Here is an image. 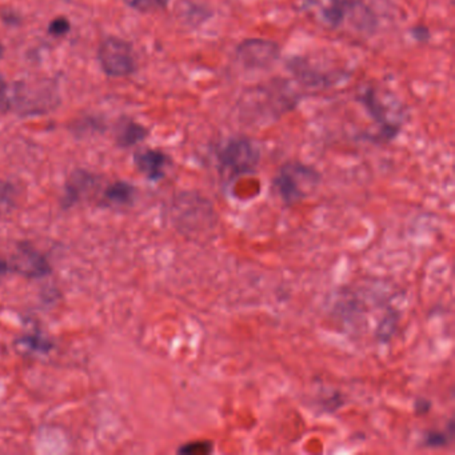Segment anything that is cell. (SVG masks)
Segmentation results:
<instances>
[{
    "mask_svg": "<svg viewBox=\"0 0 455 455\" xmlns=\"http://www.w3.org/2000/svg\"><path fill=\"white\" fill-rule=\"evenodd\" d=\"M214 450V445L210 441H197L183 445L178 450L179 454L186 455H205L210 454Z\"/></svg>",
    "mask_w": 455,
    "mask_h": 455,
    "instance_id": "5bb4252c",
    "label": "cell"
},
{
    "mask_svg": "<svg viewBox=\"0 0 455 455\" xmlns=\"http://www.w3.org/2000/svg\"><path fill=\"white\" fill-rule=\"evenodd\" d=\"M19 343H22L27 348H30L32 351H38V353H48L54 348V343L39 334L24 335L19 340Z\"/></svg>",
    "mask_w": 455,
    "mask_h": 455,
    "instance_id": "7c38bea8",
    "label": "cell"
},
{
    "mask_svg": "<svg viewBox=\"0 0 455 455\" xmlns=\"http://www.w3.org/2000/svg\"><path fill=\"white\" fill-rule=\"evenodd\" d=\"M447 443V438L445 432H432L426 435L425 446L428 447H443Z\"/></svg>",
    "mask_w": 455,
    "mask_h": 455,
    "instance_id": "e0dca14e",
    "label": "cell"
},
{
    "mask_svg": "<svg viewBox=\"0 0 455 455\" xmlns=\"http://www.w3.org/2000/svg\"><path fill=\"white\" fill-rule=\"evenodd\" d=\"M98 59L106 75L113 78L129 76L137 69L133 46L118 36H109L100 43Z\"/></svg>",
    "mask_w": 455,
    "mask_h": 455,
    "instance_id": "277c9868",
    "label": "cell"
},
{
    "mask_svg": "<svg viewBox=\"0 0 455 455\" xmlns=\"http://www.w3.org/2000/svg\"><path fill=\"white\" fill-rule=\"evenodd\" d=\"M11 267L14 271L21 275L35 279L43 278L51 273V266L46 256L27 242H23L18 246V250L12 256Z\"/></svg>",
    "mask_w": 455,
    "mask_h": 455,
    "instance_id": "8992f818",
    "label": "cell"
},
{
    "mask_svg": "<svg viewBox=\"0 0 455 455\" xmlns=\"http://www.w3.org/2000/svg\"><path fill=\"white\" fill-rule=\"evenodd\" d=\"M359 100L367 110V113L373 118V120L379 126L384 137L386 139H392L399 133L401 126L394 122H390L386 107L378 100L374 89L370 87L364 93H361Z\"/></svg>",
    "mask_w": 455,
    "mask_h": 455,
    "instance_id": "52a82bcc",
    "label": "cell"
},
{
    "mask_svg": "<svg viewBox=\"0 0 455 455\" xmlns=\"http://www.w3.org/2000/svg\"><path fill=\"white\" fill-rule=\"evenodd\" d=\"M218 160L222 171L235 178L250 174L256 168L260 160V150L249 137H231L221 146Z\"/></svg>",
    "mask_w": 455,
    "mask_h": 455,
    "instance_id": "3957f363",
    "label": "cell"
},
{
    "mask_svg": "<svg viewBox=\"0 0 455 455\" xmlns=\"http://www.w3.org/2000/svg\"><path fill=\"white\" fill-rule=\"evenodd\" d=\"M59 104V95L54 86L46 82L27 83L21 80L15 85L14 98L10 99V109L21 115H39L54 110Z\"/></svg>",
    "mask_w": 455,
    "mask_h": 455,
    "instance_id": "7a4b0ae2",
    "label": "cell"
},
{
    "mask_svg": "<svg viewBox=\"0 0 455 455\" xmlns=\"http://www.w3.org/2000/svg\"><path fill=\"white\" fill-rule=\"evenodd\" d=\"M147 135H148V130L144 126L139 124L134 120H124L118 126L115 131V140L119 147L127 148L140 143L147 137Z\"/></svg>",
    "mask_w": 455,
    "mask_h": 455,
    "instance_id": "9c48e42d",
    "label": "cell"
},
{
    "mask_svg": "<svg viewBox=\"0 0 455 455\" xmlns=\"http://www.w3.org/2000/svg\"><path fill=\"white\" fill-rule=\"evenodd\" d=\"M10 270V265L7 260L4 259H0V279L7 274V271Z\"/></svg>",
    "mask_w": 455,
    "mask_h": 455,
    "instance_id": "d6986e66",
    "label": "cell"
},
{
    "mask_svg": "<svg viewBox=\"0 0 455 455\" xmlns=\"http://www.w3.org/2000/svg\"><path fill=\"white\" fill-rule=\"evenodd\" d=\"M3 55H4V46L0 43V59L3 58Z\"/></svg>",
    "mask_w": 455,
    "mask_h": 455,
    "instance_id": "44dd1931",
    "label": "cell"
},
{
    "mask_svg": "<svg viewBox=\"0 0 455 455\" xmlns=\"http://www.w3.org/2000/svg\"><path fill=\"white\" fill-rule=\"evenodd\" d=\"M168 162V157L159 150L147 148L137 151L134 155V163L137 170L150 181H159L164 177V168Z\"/></svg>",
    "mask_w": 455,
    "mask_h": 455,
    "instance_id": "ba28073f",
    "label": "cell"
},
{
    "mask_svg": "<svg viewBox=\"0 0 455 455\" xmlns=\"http://www.w3.org/2000/svg\"><path fill=\"white\" fill-rule=\"evenodd\" d=\"M411 35L412 38L417 41V42H421V43H425L428 42L430 38H432V34H430V30L426 27V25H415L412 30H411Z\"/></svg>",
    "mask_w": 455,
    "mask_h": 455,
    "instance_id": "ac0fdd59",
    "label": "cell"
},
{
    "mask_svg": "<svg viewBox=\"0 0 455 455\" xmlns=\"http://www.w3.org/2000/svg\"><path fill=\"white\" fill-rule=\"evenodd\" d=\"M7 90H8V85L3 78V75H0V95H5Z\"/></svg>",
    "mask_w": 455,
    "mask_h": 455,
    "instance_id": "ffe728a7",
    "label": "cell"
},
{
    "mask_svg": "<svg viewBox=\"0 0 455 455\" xmlns=\"http://www.w3.org/2000/svg\"><path fill=\"white\" fill-rule=\"evenodd\" d=\"M351 0H331L330 4L323 10V16L326 22L333 25L341 23L344 18L347 5H350Z\"/></svg>",
    "mask_w": 455,
    "mask_h": 455,
    "instance_id": "8fae6325",
    "label": "cell"
},
{
    "mask_svg": "<svg viewBox=\"0 0 455 455\" xmlns=\"http://www.w3.org/2000/svg\"><path fill=\"white\" fill-rule=\"evenodd\" d=\"M69 30H71V23H69V19L65 16L55 18L48 25V32L52 36H65L69 34Z\"/></svg>",
    "mask_w": 455,
    "mask_h": 455,
    "instance_id": "9a60e30c",
    "label": "cell"
},
{
    "mask_svg": "<svg viewBox=\"0 0 455 455\" xmlns=\"http://www.w3.org/2000/svg\"><path fill=\"white\" fill-rule=\"evenodd\" d=\"M319 174L310 166L302 163L285 164L274 178V190L289 205L304 199L318 186Z\"/></svg>",
    "mask_w": 455,
    "mask_h": 455,
    "instance_id": "6da1fadb",
    "label": "cell"
},
{
    "mask_svg": "<svg viewBox=\"0 0 455 455\" xmlns=\"http://www.w3.org/2000/svg\"><path fill=\"white\" fill-rule=\"evenodd\" d=\"M15 198V187L8 182L0 181V207L11 205Z\"/></svg>",
    "mask_w": 455,
    "mask_h": 455,
    "instance_id": "2e32d148",
    "label": "cell"
},
{
    "mask_svg": "<svg viewBox=\"0 0 455 455\" xmlns=\"http://www.w3.org/2000/svg\"><path fill=\"white\" fill-rule=\"evenodd\" d=\"M129 7L137 12L147 14L157 10H163L167 7L170 0H124Z\"/></svg>",
    "mask_w": 455,
    "mask_h": 455,
    "instance_id": "4fadbf2b",
    "label": "cell"
},
{
    "mask_svg": "<svg viewBox=\"0 0 455 455\" xmlns=\"http://www.w3.org/2000/svg\"><path fill=\"white\" fill-rule=\"evenodd\" d=\"M238 58L241 62L250 69H265L273 65L279 56V47L276 43L262 41V39H250L238 47Z\"/></svg>",
    "mask_w": 455,
    "mask_h": 455,
    "instance_id": "5b68a950",
    "label": "cell"
},
{
    "mask_svg": "<svg viewBox=\"0 0 455 455\" xmlns=\"http://www.w3.org/2000/svg\"><path fill=\"white\" fill-rule=\"evenodd\" d=\"M134 195H135V187L123 181L110 184L104 192L106 201H109V203L111 205L116 206L130 205L134 199Z\"/></svg>",
    "mask_w": 455,
    "mask_h": 455,
    "instance_id": "30bf717a",
    "label": "cell"
}]
</instances>
